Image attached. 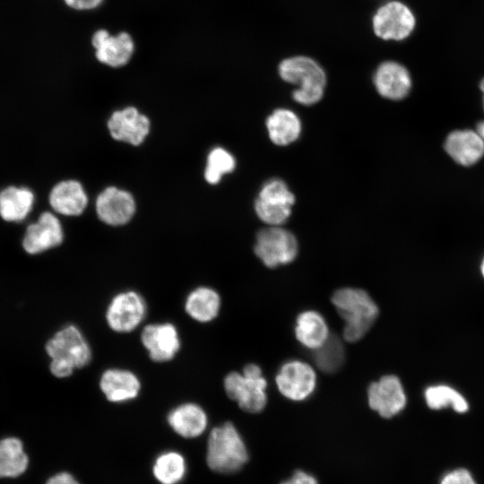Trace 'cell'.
Wrapping results in <instances>:
<instances>
[{
	"label": "cell",
	"mask_w": 484,
	"mask_h": 484,
	"mask_svg": "<svg viewBox=\"0 0 484 484\" xmlns=\"http://www.w3.org/2000/svg\"><path fill=\"white\" fill-rule=\"evenodd\" d=\"M281 78L298 88L292 93L293 99L302 105H313L324 95L326 74L313 58L296 56L283 59L279 65Z\"/></svg>",
	"instance_id": "cell-4"
},
{
	"label": "cell",
	"mask_w": 484,
	"mask_h": 484,
	"mask_svg": "<svg viewBox=\"0 0 484 484\" xmlns=\"http://www.w3.org/2000/svg\"><path fill=\"white\" fill-rule=\"evenodd\" d=\"M223 386L228 397L248 413L261 412L266 406L267 382L256 364L246 365L242 373H229Z\"/></svg>",
	"instance_id": "cell-5"
},
{
	"label": "cell",
	"mask_w": 484,
	"mask_h": 484,
	"mask_svg": "<svg viewBox=\"0 0 484 484\" xmlns=\"http://www.w3.org/2000/svg\"><path fill=\"white\" fill-rule=\"evenodd\" d=\"M369 407L384 419H391L402 412L407 397L401 380L394 375H385L367 387Z\"/></svg>",
	"instance_id": "cell-12"
},
{
	"label": "cell",
	"mask_w": 484,
	"mask_h": 484,
	"mask_svg": "<svg viewBox=\"0 0 484 484\" xmlns=\"http://www.w3.org/2000/svg\"><path fill=\"white\" fill-rule=\"evenodd\" d=\"M417 18L412 9L398 0L381 5L372 19L374 33L385 41H402L416 29Z\"/></svg>",
	"instance_id": "cell-6"
},
{
	"label": "cell",
	"mask_w": 484,
	"mask_h": 484,
	"mask_svg": "<svg viewBox=\"0 0 484 484\" xmlns=\"http://www.w3.org/2000/svg\"><path fill=\"white\" fill-rule=\"evenodd\" d=\"M255 253L269 268L291 263L298 255V241L287 229L272 226L256 236Z\"/></svg>",
	"instance_id": "cell-7"
},
{
	"label": "cell",
	"mask_w": 484,
	"mask_h": 484,
	"mask_svg": "<svg viewBox=\"0 0 484 484\" xmlns=\"http://www.w3.org/2000/svg\"><path fill=\"white\" fill-rule=\"evenodd\" d=\"M99 388L108 402H125L135 399L141 390L139 377L124 368L106 369L99 378Z\"/></svg>",
	"instance_id": "cell-19"
},
{
	"label": "cell",
	"mask_w": 484,
	"mask_h": 484,
	"mask_svg": "<svg viewBox=\"0 0 484 484\" xmlns=\"http://www.w3.org/2000/svg\"><path fill=\"white\" fill-rule=\"evenodd\" d=\"M248 461L246 444L236 427L225 422L213 428L208 436L206 462L218 473L238 471Z\"/></svg>",
	"instance_id": "cell-3"
},
{
	"label": "cell",
	"mask_w": 484,
	"mask_h": 484,
	"mask_svg": "<svg viewBox=\"0 0 484 484\" xmlns=\"http://www.w3.org/2000/svg\"><path fill=\"white\" fill-rule=\"evenodd\" d=\"M438 484H478L472 473L466 468L458 467L445 472Z\"/></svg>",
	"instance_id": "cell-31"
},
{
	"label": "cell",
	"mask_w": 484,
	"mask_h": 484,
	"mask_svg": "<svg viewBox=\"0 0 484 484\" xmlns=\"http://www.w3.org/2000/svg\"><path fill=\"white\" fill-rule=\"evenodd\" d=\"M135 211L133 196L114 186L106 188L96 200V212L105 223L119 226L128 222Z\"/></svg>",
	"instance_id": "cell-16"
},
{
	"label": "cell",
	"mask_w": 484,
	"mask_h": 484,
	"mask_svg": "<svg viewBox=\"0 0 484 484\" xmlns=\"http://www.w3.org/2000/svg\"><path fill=\"white\" fill-rule=\"evenodd\" d=\"M169 427L180 436L194 438L207 428L208 417L197 403L184 402L173 408L167 417Z\"/></svg>",
	"instance_id": "cell-20"
},
{
	"label": "cell",
	"mask_w": 484,
	"mask_h": 484,
	"mask_svg": "<svg viewBox=\"0 0 484 484\" xmlns=\"http://www.w3.org/2000/svg\"><path fill=\"white\" fill-rule=\"evenodd\" d=\"M479 88H480V91L481 92L482 106H483V109H484V77L480 80V84H479Z\"/></svg>",
	"instance_id": "cell-36"
},
{
	"label": "cell",
	"mask_w": 484,
	"mask_h": 484,
	"mask_svg": "<svg viewBox=\"0 0 484 484\" xmlns=\"http://www.w3.org/2000/svg\"><path fill=\"white\" fill-rule=\"evenodd\" d=\"M63 238L59 220L53 213L45 212L35 223L27 227L22 246L28 254L37 255L59 246Z\"/></svg>",
	"instance_id": "cell-15"
},
{
	"label": "cell",
	"mask_w": 484,
	"mask_h": 484,
	"mask_svg": "<svg viewBox=\"0 0 484 484\" xmlns=\"http://www.w3.org/2000/svg\"><path fill=\"white\" fill-rule=\"evenodd\" d=\"M280 484H319L317 480L310 473L298 470L287 480Z\"/></svg>",
	"instance_id": "cell-33"
},
{
	"label": "cell",
	"mask_w": 484,
	"mask_h": 484,
	"mask_svg": "<svg viewBox=\"0 0 484 484\" xmlns=\"http://www.w3.org/2000/svg\"><path fill=\"white\" fill-rule=\"evenodd\" d=\"M111 136L133 145H140L150 131V121L135 108L128 107L112 114L108 122Z\"/></svg>",
	"instance_id": "cell-17"
},
{
	"label": "cell",
	"mask_w": 484,
	"mask_h": 484,
	"mask_svg": "<svg viewBox=\"0 0 484 484\" xmlns=\"http://www.w3.org/2000/svg\"><path fill=\"white\" fill-rule=\"evenodd\" d=\"M476 131L478 134L481 136V138L484 140V120L480 121L476 125Z\"/></svg>",
	"instance_id": "cell-35"
},
{
	"label": "cell",
	"mask_w": 484,
	"mask_h": 484,
	"mask_svg": "<svg viewBox=\"0 0 484 484\" xmlns=\"http://www.w3.org/2000/svg\"><path fill=\"white\" fill-rule=\"evenodd\" d=\"M331 300L344 321L342 338L349 342L362 339L378 315L377 305L361 289H339L333 294Z\"/></svg>",
	"instance_id": "cell-1"
},
{
	"label": "cell",
	"mask_w": 484,
	"mask_h": 484,
	"mask_svg": "<svg viewBox=\"0 0 484 484\" xmlns=\"http://www.w3.org/2000/svg\"><path fill=\"white\" fill-rule=\"evenodd\" d=\"M141 341L150 359L158 363L173 359L181 346L177 327L169 322L145 325L141 333Z\"/></svg>",
	"instance_id": "cell-13"
},
{
	"label": "cell",
	"mask_w": 484,
	"mask_h": 484,
	"mask_svg": "<svg viewBox=\"0 0 484 484\" xmlns=\"http://www.w3.org/2000/svg\"><path fill=\"white\" fill-rule=\"evenodd\" d=\"M234 168L233 156L222 148H215L208 155L205 179L210 184H217L222 175L231 172Z\"/></svg>",
	"instance_id": "cell-30"
},
{
	"label": "cell",
	"mask_w": 484,
	"mask_h": 484,
	"mask_svg": "<svg viewBox=\"0 0 484 484\" xmlns=\"http://www.w3.org/2000/svg\"><path fill=\"white\" fill-rule=\"evenodd\" d=\"M34 194L27 187L8 186L0 192V216L6 221L23 220L32 209Z\"/></svg>",
	"instance_id": "cell-24"
},
{
	"label": "cell",
	"mask_w": 484,
	"mask_h": 484,
	"mask_svg": "<svg viewBox=\"0 0 484 484\" xmlns=\"http://www.w3.org/2000/svg\"><path fill=\"white\" fill-rule=\"evenodd\" d=\"M313 359L315 366L324 373L338 371L345 360V350L341 340L336 335H330L328 340L314 350Z\"/></svg>",
	"instance_id": "cell-29"
},
{
	"label": "cell",
	"mask_w": 484,
	"mask_h": 484,
	"mask_svg": "<svg viewBox=\"0 0 484 484\" xmlns=\"http://www.w3.org/2000/svg\"><path fill=\"white\" fill-rule=\"evenodd\" d=\"M152 471L154 477L161 484H177L186 475V460L177 452H164L156 458Z\"/></svg>",
	"instance_id": "cell-28"
},
{
	"label": "cell",
	"mask_w": 484,
	"mask_h": 484,
	"mask_svg": "<svg viewBox=\"0 0 484 484\" xmlns=\"http://www.w3.org/2000/svg\"><path fill=\"white\" fill-rule=\"evenodd\" d=\"M279 392L287 399L300 402L309 398L316 387V374L307 363L292 359L283 363L275 377Z\"/></svg>",
	"instance_id": "cell-11"
},
{
	"label": "cell",
	"mask_w": 484,
	"mask_h": 484,
	"mask_svg": "<svg viewBox=\"0 0 484 484\" xmlns=\"http://www.w3.org/2000/svg\"><path fill=\"white\" fill-rule=\"evenodd\" d=\"M220 294L212 288L200 286L188 293L185 311L194 321L208 323L216 318L220 309Z\"/></svg>",
	"instance_id": "cell-22"
},
{
	"label": "cell",
	"mask_w": 484,
	"mask_h": 484,
	"mask_svg": "<svg viewBox=\"0 0 484 484\" xmlns=\"http://www.w3.org/2000/svg\"><path fill=\"white\" fill-rule=\"evenodd\" d=\"M88 203L82 185L75 180H65L56 184L49 194V203L58 213L75 216L82 213Z\"/></svg>",
	"instance_id": "cell-21"
},
{
	"label": "cell",
	"mask_w": 484,
	"mask_h": 484,
	"mask_svg": "<svg viewBox=\"0 0 484 484\" xmlns=\"http://www.w3.org/2000/svg\"><path fill=\"white\" fill-rule=\"evenodd\" d=\"M480 272H481V274H482V276L484 278V257H483V259L481 261V264H480Z\"/></svg>",
	"instance_id": "cell-37"
},
{
	"label": "cell",
	"mask_w": 484,
	"mask_h": 484,
	"mask_svg": "<svg viewBox=\"0 0 484 484\" xmlns=\"http://www.w3.org/2000/svg\"><path fill=\"white\" fill-rule=\"evenodd\" d=\"M445 152L459 165L470 167L484 156V140L475 130L451 132L444 143Z\"/></svg>",
	"instance_id": "cell-18"
},
{
	"label": "cell",
	"mask_w": 484,
	"mask_h": 484,
	"mask_svg": "<svg viewBox=\"0 0 484 484\" xmlns=\"http://www.w3.org/2000/svg\"><path fill=\"white\" fill-rule=\"evenodd\" d=\"M46 484H80L75 478L68 472H59L49 478Z\"/></svg>",
	"instance_id": "cell-34"
},
{
	"label": "cell",
	"mask_w": 484,
	"mask_h": 484,
	"mask_svg": "<svg viewBox=\"0 0 484 484\" xmlns=\"http://www.w3.org/2000/svg\"><path fill=\"white\" fill-rule=\"evenodd\" d=\"M147 305L141 294L125 290L116 294L109 301L105 318L108 327L118 333L134 331L144 320Z\"/></svg>",
	"instance_id": "cell-8"
},
{
	"label": "cell",
	"mask_w": 484,
	"mask_h": 484,
	"mask_svg": "<svg viewBox=\"0 0 484 484\" xmlns=\"http://www.w3.org/2000/svg\"><path fill=\"white\" fill-rule=\"evenodd\" d=\"M29 465V457L22 442L17 437L0 440V478H17Z\"/></svg>",
	"instance_id": "cell-26"
},
{
	"label": "cell",
	"mask_w": 484,
	"mask_h": 484,
	"mask_svg": "<svg viewBox=\"0 0 484 484\" xmlns=\"http://www.w3.org/2000/svg\"><path fill=\"white\" fill-rule=\"evenodd\" d=\"M373 81L377 92L391 100L403 99L412 88L409 70L402 64L393 60L385 61L377 66Z\"/></svg>",
	"instance_id": "cell-14"
},
{
	"label": "cell",
	"mask_w": 484,
	"mask_h": 484,
	"mask_svg": "<svg viewBox=\"0 0 484 484\" xmlns=\"http://www.w3.org/2000/svg\"><path fill=\"white\" fill-rule=\"evenodd\" d=\"M295 196L281 179L269 180L261 189L255 203L257 216L265 223L278 226L291 213Z\"/></svg>",
	"instance_id": "cell-10"
},
{
	"label": "cell",
	"mask_w": 484,
	"mask_h": 484,
	"mask_svg": "<svg viewBox=\"0 0 484 484\" xmlns=\"http://www.w3.org/2000/svg\"><path fill=\"white\" fill-rule=\"evenodd\" d=\"M91 44L97 61L111 68L125 66L135 52L134 39L125 30L112 34L106 29H98L91 35Z\"/></svg>",
	"instance_id": "cell-9"
},
{
	"label": "cell",
	"mask_w": 484,
	"mask_h": 484,
	"mask_svg": "<svg viewBox=\"0 0 484 484\" xmlns=\"http://www.w3.org/2000/svg\"><path fill=\"white\" fill-rule=\"evenodd\" d=\"M424 398L431 410L436 411L449 406L457 413L469 411V403L463 395L446 385L428 386L424 392Z\"/></svg>",
	"instance_id": "cell-27"
},
{
	"label": "cell",
	"mask_w": 484,
	"mask_h": 484,
	"mask_svg": "<svg viewBox=\"0 0 484 484\" xmlns=\"http://www.w3.org/2000/svg\"><path fill=\"white\" fill-rule=\"evenodd\" d=\"M46 350L51 358L50 371L58 378L70 376L74 369L86 367L92 358L88 341L73 324L56 332L47 342Z\"/></svg>",
	"instance_id": "cell-2"
},
{
	"label": "cell",
	"mask_w": 484,
	"mask_h": 484,
	"mask_svg": "<svg viewBox=\"0 0 484 484\" xmlns=\"http://www.w3.org/2000/svg\"><path fill=\"white\" fill-rule=\"evenodd\" d=\"M67 7L77 12H89L98 9L105 0H63Z\"/></svg>",
	"instance_id": "cell-32"
},
{
	"label": "cell",
	"mask_w": 484,
	"mask_h": 484,
	"mask_svg": "<svg viewBox=\"0 0 484 484\" xmlns=\"http://www.w3.org/2000/svg\"><path fill=\"white\" fill-rule=\"evenodd\" d=\"M294 331L299 343L312 350L321 347L330 336L325 319L314 310H307L298 315Z\"/></svg>",
	"instance_id": "cell-23"
},
{
	"label": "cell",
	"mask_w": 484,
	"mask_h": 484,
	"mask_svg": "<svg viewBox=\"0 0 484 484\" xmlns=\"http://www.w3.org/2000/svg\"><path fill=\"white\" fill-rule=\"evenodd\" d=\"M270 139L277 145L295 142L300 134L301 124L295 113L289 109L274 110L266 120Z\"/></svg>",
	"instance_id": "cell-25"
}]
</instances>
